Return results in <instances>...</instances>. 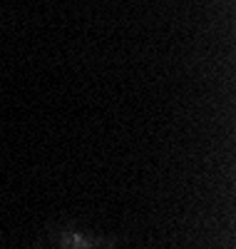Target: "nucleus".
<instances>
[{"label":"nucleus","mask_w":236,"mask_h":249,"mask_svg":"<svg viewBox=\"0 0 236 249\" xmlns=\"http://www.w3.org/2000/svg\"><path fill=\"white\" fill-rule=\"evenodd\" d=\"M115 239L87 237L72 230H48L33 249H112Z\"/></svg>","instance_id":"nucleus-1"}]
</instances>
